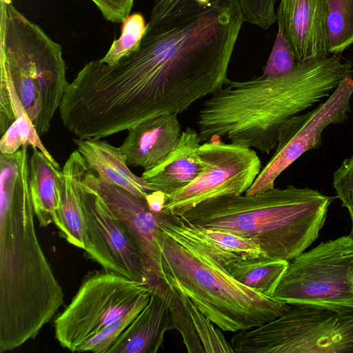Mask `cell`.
Returning <instances> with one entry per match:
<instances>
[{
    "instance_id": "cell-7",
    "label": "cell",
    "mask_w": 353,
    "mask_h": 353,
    "mask_svg": "<svg viewBox=\"0 0 353 353\" xmlns=\"http://www.w3.org/2000/svg\"><path fill=\"white\" fill-rule=\"evenodd\" d=\"M236 353H353V310L291 304L288 310L232 336Z\"/></svg>"
},
{
    "instance_id": "cell-26",
    "label": "cell",
    "mask_w": 353,
    "mask_h": 353,
    "mask_svg": "<svg viewBox=\"0 0 353 353\" xmlns=\"http://www.w3.org/2000/svg\"><path fill=\"white\" fill-rule=\"evenodd\" d=\"M146 23L141 13L129 15L123 22L120 37L114 40L99 61L112 66L137 50L145 34Z\"/></svg>"
},
{
    "instance_id": "cell-12",
    "label": "cell",
    "mask_w": 353,
    "mask_h": 353,
    "mask_svg": "<svg viewBox=\"0 0 353 353\" xmlns=\"http://www.w3.org/2000/svg\"><path fill=\"white\" fill-rule=\"evenodd\" d=\"M80 191L86 223L85 256L104 270L149 283L141 254L126 228L102 198L81 182Z\"/></svg>"
},
{
    "instance_id": "cell-24",
    "label": "cell",
    "mask_w": 353,
    "mask_h": 353,
    "mask_svg": "<svg viewBox=\"0 0 353 353\" xmlns=\"http://www.w3.org/2000/svg\"><path fill=\"white\" fill-rule=\"evenodd\" d=\"M8 84L10 94L12 101V110L14 115V121L9 126L0 140V154H12L19 150L24 145L35 148L44 154L50 162L59 169L60 167L46 148L41 141L40 135L37 132L32 120L21 103L11 79L2 68Z\"/></svg>"
},
{
    "instance_id": "cell-1",
    "label": "cell",
    "mask_w": 353,
    "mask_h": 353,
    "mask_svg": "<svg viewBox=\"0 0 353 353\" xmlns=\"http://www.w3.org/2000/svg\"><path fill=\"white\" fill-rule=\"evenodd\" d=\"M244 21L239 0H154L136 51L112 66L87 64L81 85L86 109L112 134L181 114L229 80Z\"/></svg>"
},
{
    "instance_id": "cell-10",
    "label": "cell",
    "mask_w": 353,
    "mask_h": 353,
    "mask_svg": "<svg viewBox=\"0 0 353 353\" xmlns=\"http://www.w3.org/2000/svg\"><path fill=\"white\" fill-rule=\"evenodd\" d=\"M196 155L199 174L188 185L166 196L161 212L181 216L205 201L245 194L262 169L254 150L232 142L203 143Z\"/></svg>"
},
{
    "instance_id": "cell-28",
    "label": "cell",
    "mask_w": 353,
    "mask_h": 353,
    "mask_svg": "<svg viewBox=\"0 0 353 353\" xmlns=\"http://www.w3.org/2000/svg\"><path fill=\"white\" fill-rule=\"evenodd\" d=\"M297 63L282 30L279 28L271 52L263 68V74L281 76L292 71Z\"/></svg>"
},
{
    "instance_id": "cell-15",
    "label": "cell",
    "mask_w": 353,
    "mask_h": 353,
    "mask_svg": "<svg viewBox=\"0 0 353 353\" xmlns=\"http://www.w3.org/2000/svg\"><path fill=\"white\" fill-rule=\"evenodd\" d=\"M157 214L163 234L197 248L225 269L239 259L266 256L259 245L248 239L193 224L179 215L163 212Z\"/></svg>"
},
{
    "instance_id": "cell-30",
    "label": "cell",
    "mask_w": 353,
    "mask_h": 353,
    "mask_svg": "<svg viewBox=\"0 0 353 353\" xmlns=\"http://www.w3.org/2000/svg\"><path fill=\"white\" fill-rule=\"evenodd\" d=\"M245 21L262 30L269 29L276 22V0H239Z\"/></svg>"
},
{
    "instance_id": "cell-31",
    "label": "cell",
    "mask_w": 353,
    "mask_h": 353,
    "mask_svg": "<svg viewBox=\"0 0 353 353\" xmlns=\"http://www.w3.org/2000/svg\"><path fill=\"white\" fill-rule=\"evenodd\" d=\"M103 17L112 23H123L130 15L134 0H91Z\"/></svg>"
},
{
    "instance_id": "cell-17",
    "label": "cell",
    "mask_w": 353,
    "mask_h": 353,
    "mask_svg": "<svg viewBox=\"0 0 353 353\" xmlns=\"http://www.w3.org/2000/svg\"><path fill=\"white\" fill-rule=\"evenodd\" d=\"M128 131L119 148L128 165L144 171L157 166L171 153L182 132L176 114L147 119Z\"/></svg>"
},
{
    "instance_id": "cell-11",
    "label": "cell",
    "mask_w": 353,
    "mask_h": 353,
    "mask_svg": "<svg viewBox=\"0 0 353 353\" xmlns=\"http://www.w3.org/2000/svg\"><path fill=\"white\" fill-rule=\"evenodd\" d=\"M352 74L314 109L288 119L280 128L275 152L245 193L252 195L274 187L277 177L305 152L321 145L322 132L330 124L343 122L350 110Z\"/></svg>"
},
{
    "instance_id": "cell-5",
    "label": "cell",
    "mask_w": 353,
    "mask_h": 353,
    "mask_svg": "<svg viewBox=\"0 0 353 353\" xmlns=\"http://www.w3.org/2000/svg\"><path fill=\"white\" fill-rule=\"evenodd\" d=\"M159 245L164 280L185 294L214 324L236 332L273 320L290 304L265 296L236 280L208 255L163 234Z\"/></svg>"
},
{
    "instance_id": "cell-23",
    "label": "cell",
    "mask_w": 353,
    "mask_h": 353,
    "mask_svg": "<svg viewBox=\"0 0 353 353\" xmlns=\"http://www.w3.org/2000/svg\"><path fill=\"white\" fill-rule=\"evenodd\" d=\"M288 264V261L260 256L235 260L230 263L225 270L242 284L265 296H272Z\"/></svg>"
},
{
    "instance_id": "cell-9",
    "label": "cell",
    "mask_w": 353,
    "mask_h": 353,
    "mask_svg": "<svg viewBox=\"0 0 353 353\" xmlns=\"http://www.w3.org/2000/svg\"><path fill=\"white\" fill-rule=\"evenodd\" d=\"M146 282L106 270L83 280L70 303L54 321V336L72 352L127 313L146 292Z\"/></svg>"
},
{
    "instance_id": "cell-22",
    "label": "cell",
    "mask_w": 353,
    "mask_h": 353,
    "mask_svg": "<svg viewBox=\"0 0 353 353\" xmlns=\"http://www.w3.org/2000/svg\"><path fill=\"white\" fill-rule=\"evenodd\" d=\"M59 172L43 152L33 148L30 159L29 185L34 214L41 227L54 223L59 201Z\"/></svg>"
},
{
    "instance_id": "cell-32",
    "label": "cell",
    "mask_w": 353,
    "mask_h": 353,
    "mask_svg": "<svg viewBox=\"0 0 353 353\" xmlns=\"http://www.w3.org/2000/svg\"><path fill=\"white\" fill-rule=\"evenodd\" d=\"M8 81L1 71L0 80V134L2 136L14 121Z\"/></svg>"
},
{
    "instance_id": "cell-13",
    "label": "cell",
    "mask_w": 353,
    "mask_h": 353,
    "mask_svg": "<svg viewBox=\"0 0 353 353\" xmlns=\"http://www.w3.org/2000/svg\"><path fill=\"white\" fill-rule=\"evenodd\" d=\"M81 185L99 195L131 234L141 254L150 285L164 280L157 214L150 209L145 198L107 183L90 170Z\"/></svg>"
},
{
    "instance_id": "cell-8",
    "label": "cell",
    "mask_w": 353,
    "mask_h": 353,
    "mask_svg": "<svg viewBox=\"0 0 353 353\" xmlns=\"http://www.w3.org/2000/svg\"><path fill=\"white\" fill-rule=\"evenodd\" d=\"M272 296L290 305L353 310V236L322 242L289 261Z\"/></svg>"
},
{
    "instance_id": "cell-4",
    "label": "cell",
    "mask_w": 353,
    "mask_h": 353,
    "mask_svg": "<svg viewBox=\"0 0 353 353\" xmlns=\"http://www.w3.org/2000/svg\"><path fill=\"white\" fill-rule=\"evenodd\" d=\"M334 199L316 190L288 185L249 196L211 199L181 216L248 239L267 257L290 261L316 240Z\"/></svg>"
},
{
    "instance_id": "cell-14",
    "label": "cell",
    "mask_w": 353,
    "mask_h": 353,
    "mask_svg": "<svg viewBox=\"0 0 353 353\" xmlns=\"http://www.w3.org/2000/svg\"><path fill=\"white\" fill-rule=\"evenodd\" d=\"M276 22L297 63L327 57L325 0H280Z\"/></svg>"
},
{
    "instance_id": "cell-20",
    "label": "cell",
    "mask_w": 353,
    "mask_h": 353,
    "mask_svg": "<svg viewBox=\"0 0 353 353\" xmlns=\"http://www.w3.org/2000/svg\"><path fill=\"white\" fill-rule=\"evenodd\" d=\"M72 140L88 168L107 183L145 198L148 194L157 191L142 176L130 170L119 148L100 139L74 138Z\"/></svg>"
},
{
    "instance_id": "cell-3",
    "label": "cell",
    "mask_w": 353,
    "mask_h": 353,
    "mask_svg": "<svg viewBox=\"0 0 353 353\" xmlns=\"http://www.w3.org/2000/svg\"><path fill=\"white\" fill-rule=\"evenodd\" d=\"M352 72L350 63L332 55L298 63L281 76L228 80L199 111L201 141L226 137L268 154L288 119L327 99Z\"/></svg>"
},
{
    "instance_id": "cell-6",
    "label": "cell",
    "mask_w": 353,
    "mask_h": 353,
    "mask_svg": "<svg viewBox=\"0 0 353 353\" xmlns=\"http://www.w3.org/2000/svg\"><path fill=\"white\" fill-rule=\"evenodd\" d=\"M0 67L41 136L59 110L68 82L61 46L13 5L1 0Z\"/></svg>"
},
{
    "instance_id": "cell-19",
    "label": "cell",
    "mask_w": 353,
    "mask_h": 353,
    "mask_svg": "<svg viewBox=\"0 0 353 353\" xmlns=\"http://www.w3.org/2000/svg\"><path fill=\"white\" fill-rule=\"evenodd\" d=\"M176 329L167 301L152 291L148 304L111 345L108 353H156L167 331Z\"/></svg>"
},
{
    "instance_id": "cell-18",
    "label": "cell",
    "mask_w": 353,
    "mask_h": 353,
    "mask_svg": "<svg viewBox=\"0 0 353 353\" xmlns=\"http://www.w3.org/2000/svg\"><path fill=\"white\" fill-rule=\"evenodd\" d=\"M89 170L77 150L69 155L59 172V201L54 216V224L60 236L70 244L83 250L86 246V223L80 183Z\"/></svg>"
},
{
    "instance_id": "cell-21",
    "label": "cell",
    "mask_w": 353,
    "mask_h": 353,
    "mask_svg": "<svg viewBox=\"0 0 353 353\" xmlns=\"http://www.w3.org/2000/svg\"><path fill=\"white\" fill-rule=\"evenodd\" d=\"M201 141L199 133L187 127L171 153L157 166L143 171L141 176L165 196L182 189L201 171L196 150Z\"/></svg>"
},
{
    "instance_id": "cell-16",
    "label": "cell",
    "mask_w": 353,
    "mask_h": 353,
    "mask_svg": "<svg viewBox=\"0 0 353 353\" xmlns=\"http://www.w3.org/2000/svg\"><path fill=\"white\" fill-rule=\"evenodd\" d=\"M152 291L160 294L168 303L176 330L181 333L189 353L234 352L219 330L185 294L165 281L154 285Z\"/></svg>"
},
{
    "instance_id": "cell-2",
    "label": "cell",
    "mask_w": 353,
    "mask_h": 353,
    "mask_svg": "<svg viewBox=\"0 0 353 353\" xmlns=\"http://www.w3.org/2000/svg\"><path fill=\"white\" fill-rule=\"evenodd\" d=\"M29 174L26 159L0 163V352L34 339L63 303L36 232Z\"/></svg>"
},
{
    "instance_id": "cell-27",
    "label": "cell",
    "mask_w": 353,
    "mask_h": 353,
    "mask_svg": "<svg viewBox=\"0 0 353 353\" xmlns=\"http://www.w3.org/2000/svg\"><path fill=\"white\" fill-rule=\"evenodd\" d=\"M151 290L146 292L139 301L123 316L106 326L92 338L81 345L77 352L90 351L94 353H108L111 345L131 323L137 315L150 301Z\"/></svg>"
},
{
    "instance_id": "cell-29",
    "label": "cell",
    "mask_w": 353,
    "mask_h": 353,
    "mask_svg": "<svg viewBox=\"0 0 353 353\" xmlns=\"http://www.w3.org/2000/svg\"><path fill=\"white\" fill-rule=\"evenodd\" d=\"M333 187L336 197L349 212L352 225L350 234L353 236V155L345 159L334 172Z\"/></svg>"
},
{
    "instance_id": "cell-25",
    "label": "cell",
    "mask_w": 353,
    "mask_h": 353,
    "mask_svg": "<svg viewBox=\"0 0 353 353\" xmlns=\"http://www.w3.org/2000/svg\"><path fill=\"white\" fill-rule=\"evenodd\" d=\"M329 54L338 55L353 44V0H325Z\"/></svg>"
},
{
    "instance_id": "cell-33",
    "label": "cell",
    "mask_w": 353,
    "mask_h": 353,
    "mask_svg": "<svg viewBox=\"0 0 353 353\" xmlns=\"http://www.w3.org/2000/svg\"><path fill=\"white\" fill-rule=\"evenodd\" d=\"M165 199V194L158 190L148 194L145 197L150 209L156 213L161 212L163 210Z\"/></svg>"
}]
</instances>
